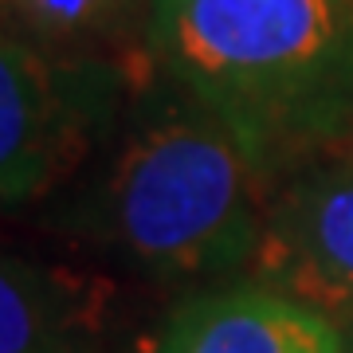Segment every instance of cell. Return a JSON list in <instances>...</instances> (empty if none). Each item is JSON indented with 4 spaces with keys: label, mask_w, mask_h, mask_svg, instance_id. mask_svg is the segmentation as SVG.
<instances>
[{
    "label": "cell",
    "mask_w": 353,
    "mask_h": 353,
    "mask_svg": "<svg viewBox=\"0 0 353 353\" xmlns=\"http://www.w3.org/2000/svg\"><path fill=\"white\" fill-rule=\"evenodd\" d=\"M153 0H0V32L51 55L99 59L94 51L150 24Z\"/></svg>",
    "instance_id": "7"
},
{
    "label": "cell",
    "mask_w": 353,
    "mask_h": 353,
    "mask_svg": "<svg viewBox=\"0 0 353 353\" xmlns=\"http://www.w3.org/2000/svg\"><path fill=\"white\" fill-rule=\"evenodd\" d=\"M150 353H345V330L314 306L248 279L176 306Z\"/></svg>",
    "instance_id": "5"
},
{
    "label": "cell",
    "mask_w": 353,
    "mask_h": 353,
    "mask_svg": "<svg viewBox=\"0 0 353 353\" xmlns=\"http://www.w3.org/2000/svg\"><path fill=\"white\" fill-rule=\"evenodd\" d=\"M350 150H353V141H350Z\"/></svg>",
    "instance_id": "9"
},
{
    "label": "cell",
    "mask_w": 353,
    "mask_h": 353,
    "mask_svg": "<svg viewBox=\"0 0 353 353\" xmlns=\"http://www.w3.org/2000/svg\"><path fill=\"white\" fill-rule=\"evenodd\" d=\"M267 196L240 138L181 94L126 134L79 220L157 283H201L252 263Z\"/></svg>",
    "instance_id": "2"
},
{
    "label": "cell",
    "mask_w": 353,
    "mask_h": 353,
    "mask_svg": "<svg viewBox=\"0 0 353 353\" xmlns=\"http://www.w3.org/2000/svg\"><path fill=\"white\" fill-rule=\"evenodd\" d=\"M106 306L99 279L0 252V353H102Z\"/></svg>",
    "instance_id": "6"
},
{
    "label": "cell",
    "mask_w": 353,
    "mask_h": 353,
    "mask_svg": "<svg viewBox=\"0 0 353 353\" xmlns=\"http://www.w3.org/2000/svg\"><path fill=\"white\" fill-rule=\"evenodd\" d=\"M341 330H345V353H353V322H345Z\"/></svg>",
    "instance_id": "8"
},
{
    "label": "cell",
    "mask_w": 353,
    "mask_h": 353,
    "mask_svg": "<svg viewBox=\"0 0 353 353\" xmlns=\"http://www.w3.org/2000/svg\"><path fill=\"white\" fill-rule=\"evenodd\" d=\"M145 51L267 181L353 141V0H153Z\"/></svg>",
    "instance_id": "1"
},
{
    "label": "cell",
    "mask_w": 353,
    "mask_h": 353,
    "mask_svg": "<svg viewBox=\"0 0 353 353\" xmlns=\"http://www.w3.org/2000/svg\"><path fill=\"white\" fill-rule=\"evenodd\" d=\"M252 279L353 322V150L318 153L279 176L267 196Z\"/></svg>",
    "instance_id": "4"
},
{
    "label": "cell",
    "mask_w": 353,
    "mask_h": 353,
    "mask_svg": "<svg viewBox=\"0 0 353 353\" xmlns=\"http://www.w3.org/2000/svg\"><path fill=\"white\" fill-rule=\"evenodd\" d=\"M118 67L0 32V204L48 196L106 130Z\"/></svg>",
    "instance_id": "3"
}]
</instances>
